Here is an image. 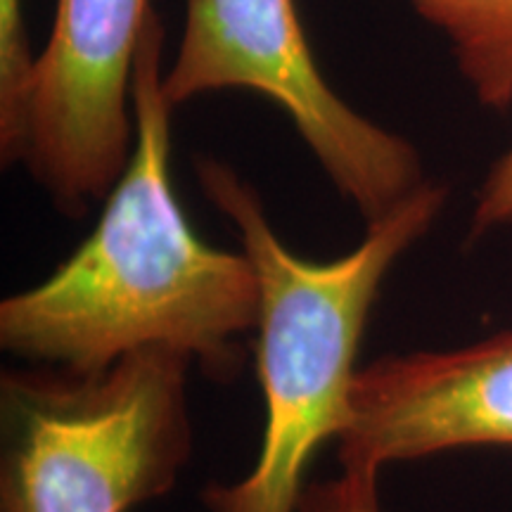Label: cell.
Instances as JSON below:
<instances>
[{
	"label": "cell",
	"instance_id": "obj_10",
	"mask_svg": "<svg viewBox=\"0 0 512 512\" xmlns=\"http://www.w3.org/2000/svg\"><path fill=\"white\" fill-rule=\"evenodd\" d=\"M512 226V147L479 185L475 211L470 221V238H484L491 230Z\"/></svg>",
	"mask_w": 512,
	"mask_h": 512
},
{
	"label": "cell",
	"instance_id": "obj_1",
	"mask_svg": "<svg viewBox=\"0 0 512 512\" xmlns=\"http://www.w3.org/2000/svg\"><path fill=\"white\" fill-rule=\"evenodd\" d=\"M133 110L136 147L100 221L46 280L3 299L0 347L76 373L164 347L228 382L245 363L242 337L259 325V283L247 254L204 242L176 200L157 12L138 53Z\"/></svg>",
	"mask_w": 512,
	"mask_h": 512
},
{
	"label": "cell",
	"instance_id": "obj_7",
	"mask_svg": "<svg viewBox=\"0 0 512 512\" xmlns=\"http://www.w3.org/2000/svg\"><path fill=\"white\" fill-rule=\"evenodd\" d=\"M420 19L451 46L479 105L512 107V0H411Z\"/></svg>",
	"mask_w": 512,
	"mask_h": 512
},
{
	"label": "cell",
	"instance_id": "obj_2",
	"mask_svg": "<svg viewBox=\"0 0 512 512\" xmlns=\"http://www.w3.org/2000/svg\"><path fill=\"white\" fill-rule=\"evenodd\" d=\"M207 200L233 223L259 283L256 370L266 425L247 477L209 484V512H297L318 448L347 427L356 356L370 311L396 261L434 226L448 188L427 181L339 259L306 261L287 249L261 195L233 166L195 162Z\"/></svg>",
	"mask_w": 512,
	"mask_h": 512
},
{
	"label": "cell",
	"instance_id": "obj_3",
	"mask_svg": "<svg viewBox=\"0 0 512 512\" xmlns=\"http://www.w3.org/2000/svg\"><path fill=\"white\" fill-rule=\"evenodd\" d=\"M190 363L152 347L93 373H3L0 512H128L169 494L192 451Z\"/></svg>",
	"mask_w": 512,
	"mask_h": 512
},
{
	"label": "cell",
	"instance_id": "obj_4",
	"mask_svg": "<svg viewBox=\"0 0 512 512\" xmlns=\"http://www.w3.org/2000/svg\"><path fill=\"white\" fill-rule=\"evenodd\" d=\"M223 91L278 105L366 226L427 183L415 145L363 117L325 81L297 0H185L181 43L164 69L166 100L176 110Z\"/></svg>",
	"mask_w": 512,
	"mask_h": 512
},
{
	"label": "cell",
	"instance_id": "obj_8",
	"mask_svg": "<svg viewBox=\"0 0 512 512\" xmlns=\"http://www.w3.org/2000/svg\"><path fill=\"white\" fill-rule=\"evenodd\" d=\"M38 55L31 53L24 0H0V159L22 164Z\"/></svg>",
	"mask_w": 512,
	"mask_h": 512
},
{
	"label": "cell",
	"instance_id": "obj_6",
	"mask_svg": "<svg viewBox=\"0 0 512 512\" xmlns=\"http://www.w3.org/2000/svg\"><path fill=\"white\" fill-rule=\"evenodd\" d=\"M467 446H512V332L358 368L337 437L342 470L380 472Z\"/></svg>",
	"mask_w": 512,
	"mask_h": 512
},
{
	"label": "cell",
	"instance_id": "obj_9",
	"mask_svg": "<svg viewBox=\"0 0 512 512\" xmlns=\"http://www.w3.org/2000/svg\"><path fill=\"white\" fill-rule=\"evenodd\" d=\"M377 477L380 472L342 470L335 479L306 484L297 512H382Z\"/></svg>",
	"mask_w": 512,
	"mask_h": 512
},
{
	"label": "cell",
	"instance_id": "obj_5",
	"mask_svg": "<svg viewBox=\"0 0 512 512\" xmlns=\"http://www.w3.org/2000/svg\"><path fill=\"white\" fill-rule=\"evenodd\" d=\"M150 0H57L22 164L67 216L107 200L136 147L133 76Z\"/></svg>",
	"mask_w": 512,
	"mask_h": 512
}]
</instances>
